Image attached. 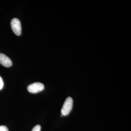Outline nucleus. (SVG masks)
I'll list each match as a JSON object with an SVG mask.
<instances>
[{
  "label": "nucleus",
  "instance_id": "7ed1b4c3",
  "mask_svg": "<svg viewBox=\"0 0 131 131\" xmlns=\"http://www.w3.org/2000/svg\"><path fill=\"white\" fill-rule=\"evenodd\" d=\"M11 27L15 34L18 36L21 35V28L20 21L18 19L14 18L11 22Z\"/></svg>",
  "mask_w": 131,
  "mask_h": 131
},
{
  "label": "nucleus",
  "instance_id": "423d86ee",
  "mask_svg": "<svg viewBox=\"0 0 131 131\" xmlns=\"http://www.w3.org/2000/svg\"><path fill=\"white\" fill-rule=\"evenodd\" d=\"M0 131H8L7 127L5 126H0Z\"/></svg>",
  "mask_w": 131,
  "mask_h": 131
},
{
  "label": "nucleus",
  "instance_id": "f257e3e1",
  "mask_svg": "<svg viewBox=\"0 0 131 131\" xmlns=\"http://www.w3.org/2000/svg\"><path fill=\"white\" fill-rule=\"evenodd\" d=\"M73 103V100L71 97H69L66 98L61 109L62 115L66 116L69 114L72 110Z\"/></svg>",
  "mask_w": 131,
  "mask_h": 131
},
{
  "label": "nucleus",
  "instance_id": "f03ea898",
  "mask_svg": "<svg viewBox=\"0 0 131 131\" xmlns=\"http://www.w3.org/2000/svg\"><path fill=\"white\" fill-rule=\"evenodd\" d=\"M44 89V85L40 82H35L28 85L27 90L30 93L35 94L40 92Z\"/></svg>",
  "mask_w": 131,
  "mask_h": 131
},
{
  "label": "nucleus",
  "instance_id": "20e7f679",
  "mask_svg": "<svg viewBox=\"0 0 131 131\" xmlns=\"http://www.w3.org/2000/svg\"><path fill=\"white\" fill-rule=\"evenodd\" d=\"M0 64L7 68L10 67L12 65L11 59L5 54L0 53Z\"/></svg>",
  "mask_w": 131,
  "mask_h": 131
},
{
  "label": "nucleus",
  "instance_id": "0eeeda50",
  "mask_svg": "<svg viewBox=\"0 0 131 131\" xmlns=\"http://www.w3.org/2000/svg\"><path fill=\"white\" fill-rule=\"evenodd\" d=\"M4 86V83L2 78L0 76V90L2 89Z\"/></svg>",
  "mask_w": 131,
  "mask_h": 131
},
{
  "label": "nucleus",
  "instance_id": "39448f33",
  "mask_svg": "<svg viewBox=\"0 0 131 131\" xmlns=\"http://www.w3.org/2000/svg\"><path fill=\"white\" fill-rule=\"evenodd\" d=\"M41 126L39 125H37L33 128L31 131H40Z\"/></svg>",
  "mask_w": 131,
  "mask_h": 131
}]
</instances>
